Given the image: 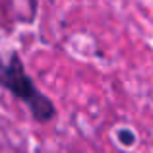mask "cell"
<instances>
[{
  "label": "cell",
  "instance_id": "6da1fadb",
  "mask_svg": "<svg viewBox=\"0 0 153 153\" xmlns=\"http://www.w3.org/2000/svg\"><path fill=\"white\" fill-rule=\"evenodd\" d=\"M0 85L10 91L18 101L25 103L37 122H49L51 118H54V105L37 89L16 51L0 52Z\"/></svg>",
  "mask_w": 153,
  "mask_h": 153
}]
</instances>
